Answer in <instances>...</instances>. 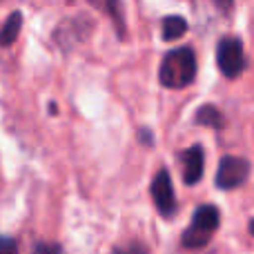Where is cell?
<instances>
[{
  "label": "cell",
  "mask_w": 254,
  "mask_h": 254,
  "mask_svg": "<svg viewBox=\"0 0 254 254\" xmlns=\"http://www.w3.org/2000/svg\"><path fill=\"white\" fill-rule=\"evenodd\" d=\"M194 76H196V56H194V49L179 47L163 56L158 78H161V83L165 87H172V89L188 87L194 80Z\"/></svg>",
  "instance_id": "1"
},
{
  "label": "cell",
  "mask_w": 254,
  "mask_h": 254,
  "mask_svg": "<svg viewBox=\"0 0 254 254\" xmlns=\"http://www.w3.org/2000/svg\"><path fill=\"white\" fill-rule=\"evenodd\" d=\"M219 221H221V216L214 205H201L194 212L190 228L183 232V246L190 248V250L203 248L212 239V234L216 232Z\"/></svg>",
  "instance_id": "2"
},
{
  "label": "cell",
  "mask_w": 254,
  "mask_h": 254,
  "mask_svg": "<svg viewBox=\"0 0 254 254\" xmlns=\"http://www.w3.org/2000/svg\"><path fill=\"white\" fill-rule=\"evenodd\" d=\"M216 63H219L221 74L228 78H237L246 69V54H243V43L234 36H228L216 47Z\"/></svg>",
  "instance_id": "3"
},
{
  "label": "cell",
  "mask_w": 254,
  "mask_h": 254,
  "mask_svg": "<svg viewBox=\"0 0 254 254\" xmlns=\"http://www.w3.org/2000/svg\"><path fill=\"white\" fill-rule=\"evenodd\" d=\"M250 176V163L239 156H223L216 170V188L221 190H234L246 183Z\"/></svg>",
  "instance_id": "4"
},
{
  "label": "cell",
  "mask_w": 254,
  "mask_h": 254,
  "mask_svg": "<svg viewBox=\"0 0 254 254\" xmlns=\"http://www.w3.org/2000/svg\"><path fill=\"white\" fill-rule=\"evenodd\" d=\"M152 198L156 203L158 212L163 216H172L176 212V196H174V185H172V176L167 170H161L152 181Z\"/></svg>",
  "instance_id": "5"
},
{
  "label": "cell",
  "mask_w": 254,
  "mask_h": 254,
  "mask_svg": "<svg viewBox=\"0 0 254 254\" xmlns=\"http://www.w3.org/2000/svg\"><path fill=\"white\" fill-rule=\"evenodd\" d=\"M205 158H203V149L198 145L190 147L183 154V181L188 185H196L203 176V165H205Z\"/></svg>",
  "instance_id": "6"
},
{
  "label": "cell",
  "mask_w": 254,
  "mask_h": 254,
  "mask_svg": "<svg viewBox=\"0 0 254 254\" xmlns=\"http://www.w3.org/2000/svg\"><path fill=\"white\" fill-rule=\"evenodd\" d=\"M20 27H22V13L20 11L9 13L7 22H4L2 29H0V45H2V47H7V45L16 43L18 34H20Z\"/></svg>",
  "instance_id": "7"
},
{
  "label": "cell",
  "mask_w": 254,
  "mask_h": 254,
  "mask_svg": "<svg viewBox=\"0 0 254 254\" xmlns=\"http://www.w3.org/2000/svg\"><path fill=\"white\" fill-rule=\"evenodd\" d=\"M185 31H188V22L181 16H167L161 25L163 40H179Z\"/></svg>",
  "instance_id": "8"
},
{
  "label": "cell",
  "mask_w": 254,
  "mask_h": 254,
  "mask_svg": "<svg viewBox=\"0 0 254 254\" xmlns=\"http://www.w3.org/2000/svg\"><path fill=\"white\" fill-rule=\"evenodd\" d=\"M194 121H196V123H201V125H205V127H221V125H223V116H221V112L216 110V107H212V105L198 107Z\"/></svg>",
  "instance_id": "9"
},
{
  "label": "cell",
  "mask_w": 254,
  "mask_h": 254,
  "mask_svg": "<svg viewBox=\"0 0 254 254\" xmlns=\"http://www.w3.org/2000/svg\"><path fill=\"white\" fill-rule=\"evenodd\" d=\"M112 254H149L147 252V248L143 246V243H127V246H119V248H114V252Z\"/></svg>",
  "instance_id": "10"
},
{
  "label": "cell",
  "mask_w": 254,
  "mask_h": 254,
  "mask_svg": "<svg viewBox=\"0 0 254 254\" xmlns=\"http://www.w3.org/2000/svg\"><path fill=\"white\" fill-rule=\"evenodd\" d=\"M31 254H61V246L58 243H38Z\"/></svg>",
  "instance_id": "11"
},
{
  "label": "cell",
  "mask_w": 254,
  "mask_h": 254,
  "mask_svg": "<svg viewBox=\"0 0 254 254\" xmlns=\"http://www.w3.org/2000/svg\"><path fill=\"white\" fill-rule=\"evenodd\" d=\"M119 4H121V0H107V9H110V13L114 16L116 25H119V29H121V25H123V13H121Z\"/></svg>",
  "instance_id": "12"
},
{
  "label": "cell",
  "mask_w": 254,
  "mask_h": 254,
  "mask_svg": "<svg viewBox=\"0 0 254 254\" xmlns=\"http://www.w3.org/2000/svg\"><path fill=\"white\" fill-rule=\"evenodd\" d=\"M16 252V241L13 239H0V254H13Z\"/></svg>",
  "instance_id": "13"
},
{
  "label": "cell",
  "mask_w": 254,
  "mask_h": 254,
  "mask_svg": "<svg viewBox=\"0 0 254 254\" xmlns=\"http://www.w3.org/2000/svg\"><path fill=\"white\" fill-rule=\"evenodd\" d=\"M216 4H219L221 9H225V11H228V9H232V0H214Z\"/></svg>",
  "instance_id": "14"
},
{
  "label": "cell",
  "mask_w": 254,
  "mask_h": 254,
  "mask_svg": "<svg viewBox=\"0 0 254 254\" xmlns=\"http://www.w3.org/2000/svg\"><path fill=\"white\" fill-rule=\"evenodd\" d=\"M250 234L254 237V221H250Z\"/></svg>",
  "instance_id": "15"
}]
</instances>
